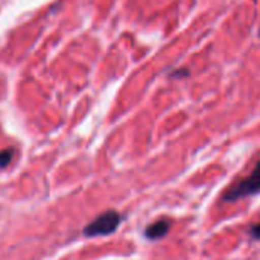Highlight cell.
<instances>
[{
	"label": "cell",
	"instance_id": "obj_2",
	"mask_svg": "<svg viewBox=\"0 0 260 260\" xmlns=\"http://www.w3.org/2000/svg\"><path fill=\"white\" fill-rule=\"evenodd\" d=\"M122 216L116 210H108L102 215H99L96 219H93L85 229L84 235L87 238H96V236H107L117 230L120 225Z\"/></svg>",
	"mask_w": 260,
	"mask_h": 260
},
{
	"label": "cell",
	"instance_id": "obj_1",
	"mask_svg": "<svg viewBox=\"0 0 260 260\" xmlns=\"http://www.w3.org/2000/svg\"><path fill=\"white\" fill-rule=\"evenodd\" d=\"M257 192H260V161L247 178L241 180L239 183H236L230 189H227V192L222 195V200L227 203H233V201H239L245 197L254 195Z\"/></svg>",
	"mask_w": 260,
	"mask_h": 260
},
{
	"label": "cell",
	"instance_id": "obj_5",
	"mask_svg": "<svg viewBox=\"0 0 260 260\" xmlns=\"http://www.w3.org/2000/svg\"><path fill=\"white\" fill-rule=\"evenodd\" d=\"M250 236H251L253 239H260V222L254 224V225L250 229Z\"/></svg>",
	"mask_w": 260,
	"mask_h": 260
},
{
	"label": "cell",
	"instance_id": "obj_4",
	"mask_svg": "<svg viewBox=\"0 0 260 260\" xmlns=\"http://www.w3.org/2000/svg\"><path fill=\"white\" fill-rule=\"evenodd\" d=\"M14 157V149H3L0 151V168H6Z\"/></svg>",
	"mask_w": 260,
	"mask_h": 260
},
{
	"label": "cell",
	"instance_id": "obj_3",
	"mask_svg": "<svg viewBox=\"0 0 260 260\" xmlns=\"http://www.w3.org/2000/svg\"><path fill=\"white\" fill-rule=\"evenodd\" d=\"M171 227H172V222L169 219H158L145 230V236L149 241H158L169 233Z\"/></svg>",
	"mask_w": 260,
	"mask_h": 260
}]
</instances>
